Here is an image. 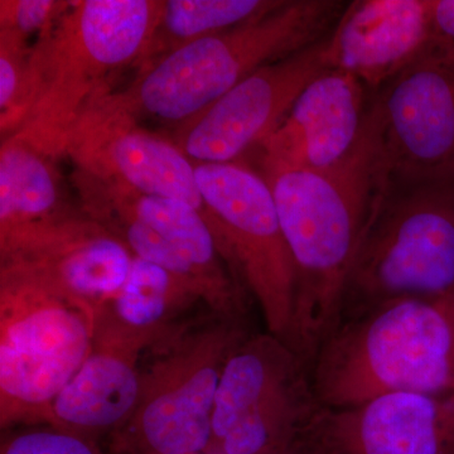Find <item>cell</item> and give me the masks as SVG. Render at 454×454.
I'll use <instances>...</instances> for the list:
<instances>
[{
    "mask_svg": "<svg viewBox=\"0 0 454 454\" xmlns=\"http://www.w3.org/2000/svg\"><path fill=\"white\" fill-rule=\"evenodd\" d=\"M364 134L381 190L454 179V64L427 55L373 92Z\"/></svg>",
    "mask_w": 454,
    "mask_h": 454,
    "instance_id": "obj_9",
    "label": "cell"
},
{
    "mask_svg": "<svg viewBox=\"0 0 454 454\" xmlns=\"http://www.w3.org/2000/svg\"><path fill=\"white\" fill-rule=\"evenodd\" d=\"M145 343L95 330L88 358L59 391L51 427L98 442L124 426L138 406Z\"/></svg>",
    "mask_w": 454,
    "mask_h": 454,
    "instance_id": "obj_16",
    "label": "cell"
},
{
    "mask_svg": "<svg viewBox=\"0 0 454 454\" xmlns=\"http://www.w3.org/2000/svg\"><path fill=\"white\" fill-rule=\"evenodd\" d=\"M432 55L454 64V0H429Z\"/></svg>",
    "mask_w": 454,
    "mask_h": 454,
    "instance_id": "obj_26",
    "label": "cell"
},
{
    "mask_svg": "<svg viewBox=\"0 0 454 454\" xmlns=\"http://www.w3.org/2000/svg\"><path fill=\"white\" fill-rule=\"evenodd\" d=\"M82 210L68 203L55 160L9 137L0 148V245Z\"/></svg>",
    "mask_w": 454,
    "mask_h": 454,
    "instance_id": "obj_17",
    "label": "cell"
},
{
    "mask_svg": "<svg viewBox=\"0 0 454 454\" xmlns=\"http://www.w3.org/2000/svg\"><path fill=\"white\" fill-rule=\"evenodd\" d=\"M97 309L55 280L0 262V428L51 427L52 406L94 345Z\"/></svg>",
    "mask_w": 454,
    "mask_h": 454,
    "instance_id": "obj_5",
    "label": "cell"
},
{
    "mask_svg": "<svg viewBox=\"0 0 454 454\" xmlns=\"http://www.w3.org/2000/svg\"><path fill=\"white\" fill-rule=\"evenodd\" d=\"M430 52L429 0H356L327 37L328 67L352 74L372 94Z\"/></svg>",
    "mask_w": 454,
    "mask_h": 454,
    "instance_id": "obj_14",
    "label": "cell"
},
{
    "mask_svg": "<svg viewBox=\"0 0 454 454\" xmlns=\"http://www.w3.org/2000/svg\"><path fill=\"white\" fill-rule=\"evenodd\" d=\"M282 0H163L160 20L138 71L191 42L229 31L270 13Z\"/></svg>",
    "mask_w": 454,
    "mask_h": 454,
    "instance_id": "obj_21",
    "label": "cell"
},
{
    "mask_svg": "<svg viewBox=\"0 0 454 454\" xmlns=\"http://www.w3.org/2000/svg\"><path fill=\"white\" fill-rule=\"evenodd\" d=\"M298 444H300V443H298ZM298 444H297V446L293 447L292 450H286V452L279 453V454H293V453H294V450H297Z\"/></svg>",
    "mask_w": 454,
    "mask_h": 454,
    "instance_id": "obj_28",
    "label": "cell"
},
{
    "mask_svg": "<svg viewBox=\"0 0 454 454\" xmlns=\"http://www.w3.org/2000/svg\"><path fill=\"white\" fill-rule=\"evenodd\" d=\"M195 167L221 256L259 304L268 333L286 342L297 279L267 179L241 160Z\"/></svg>",
    "mask_w": 454,
    "mask_h": 454,
    "instance_id": "obj_8",
    "label": "cell"
},
{
    "mask_svg": "<svg viewBox=\"0 0 454 454\" xmlns=\"http://www.w3.org/2000/svg\"><path fill=\"white\" fill-rule=\"evenodd\" d=\"M327 37L254 71L195 118L176 128L173 142L193 163L241 160L277 129L301 90L328 68Z\"/></svg>",
    "mask_w": 454,
    "mask_h": 454,
    "instance_id": "obj_10",
    "label": "cell"
},
{
    "mask_svg": "<svg viewBox=\"0 0 454 454\" xmlns=\"http://www.w3.org/2000/svg\"><path fill=\"white\" fill-rule=\"evenodd\" d=\"M31 44L0 31V128L11 121L22 94Z\"/></svg>",
    "mask_w": 454,
    "mask_h": 454,
    "instance_id": "obj_25",
    "label": "cell"
},
{
    "mask_svg": "<svg viewBox=\"0 0 454 454\" xmlns=\"http://www.w3.org/2000/svg\"><path fill=\"white\" fill-rule=\"evenodd\" d=\"M293 454H313L309 450V447L306 446V444L303 443V442H300V444H298L297 450H294V453Z\"/></svg>",
    "mask_w": 454,
    "mask_h": 454,
    "instance_id": "obj_27",
    "label": "cell"
},
{
    "mask_svg": "<svg viewBox=\"0 0 454 454\" xmlns=\"http://www.w3.org/2000/svg\"><path fill=\"white\" fill-rule=\"evenodd\" d=\"M134 255L82 208L0 252V262L40 271L98 309L121 288Z\"/></svg>",
    "mask_w": 454,
    "mask_h": 454,
    "instance_id": "obj_15",
    "label": "cell"
},
{
    "mask_svg": "<svg viewBox=\"0 0 454 454\" xmlns=\"http://www.w3.org/2000/svg\"><path fill=\"white\" fill-rule=\"evenodd\" d=\"M317 409L303 378L241 418L206 454H279L300 443Z\"/></svg>",
    "mask_w": 454,
    "mask_h": 454,
    "instance_id": "obj_22",
    "label": "cell"
},
{
    "mask_svg": "<svg viewBox=\"0 0 454 454\" xmlns=\"http://www.w3.org/2000/svg\"><path fill=\"white\" fill-rule=\"evenodd\" d=\"M369 104L370 91L360 80L325 68L301 90L286 118L259 146L262 175L337 168L360 145Z\"/></svg>",
    "mask_w": 454,
    "mask_h": 454,
    "instance_id": "obj_13",
    "label": "cell"
},
{
    "mask_svg": "<svg viewBox=\"0 0 454 454\" xmlns=\"http://www.w3.org/2000/svg\"><path fill=\"white\" fill-rule=\"evenodd\" d=\"M301 378V357L286 340L269 333L245 337L221 375L212 415L210 448L219 443L241 418Z\"/></svg>",
    "mask_w": 454,
    "mask_h": 454,
    "instance_id": "obj_18",
    "label": "cell"
},
{
    "mask_svg": "<svg viewBox=\"0 0 454 454\" xmlns=\"http://www.w3.org/2000/svg\"><path fill=\"white\" fill-rule=\"evenodd\" d=\"M452 293L454 179L384 188L349 274L343 312Z\"/></svg>",
    "mask_w": 454,
    "mask_h": 454,
    "instance_id": "obj_7",
    "label": "cell"
},
{
    "mask_svg": "<svg viewBox=\"0 0 454 454\" xmlns=\"http://www.w3.org/2000/svg\"><path fill=\"white\" fill-rule=\"evenodd\" d=\"M247 336L240 319L210 309L160 334L140 357L138 406L106 439V453H207L221 375Z\"/></svg>",
    "mask_w": 454,
    "mask_h": 454,
    "instance_id": "obj_6",
    "label": "cell"
},
{
    "mask_svg": "<svg viewBox=\"0 0 454 454\" xmlns=\"http://www.w3.org/2000/svg\"><path fill=\"white\" fill-rule=\"evenodd\" d=\"M67 7L55 0H0V31L29 43L33 35H46Z\"/></svg>",
    "mask_w": 454,
    "mask_h": 454,
    "instance_id": "obj_24",
    "label": "cell"
},
{
    "mask_svg": "<svg viewBox=\"0 0 454 454\" xmlns=\"http://www.w3.org/2000/svg\"><path fill=\"white\" fill-rule=\"evenodd\" d=\"M301 441L313 454H454V393H393L317 409Z\"/></svg>",
    "mask_w": 454,
    "mask_h": 454,
    "instance_id": "obj_11",
    "label": "cell"
},
{
    "mask_svg": "<svg viewBox=\"0 0 454 454\" xmlns=\"http://www.w3.org/2000/svg\"><path fill=\"white\" fill-rule=\"evenodd\" d=\"M163 2L77 0L33 44L22 94L3 134L57 160L71 131L116 77L138 67Z\"/></svg>",
    "mask_w": 454,
    "mask_h": 454,
    "instance_id": "obj_1",
    "label": "cell"
},
{
    "mask_svg": "<svg viewBox=\"0 0 454 454\" xmlns=\"http://www.w3.org/2000/svg\"><path fill=\"white\" fill-rule=\"evenodd\" d=\"M202 303L186 284L160 265L134 256L119 292L98 309L97 327L151 345Z\"/></svg>",
    "mask_w": 454,
    "mask_h": 454,
    "instance_id": "obj_19",
    "label": "cell"
},
{
    "mask_svg": "<svg viewBox=\"0 0 454 454\" xmlns=\"http://www.w3.org/2000/svg\"><path fill=\"white\" fill-rule=\"evenodd\" d=\"M316 357L313 393L322 408L393 393H454V293L364 310L339 325Z\"/></svg>",
    "mask_w": 454,
    "mask_h": 454,
    "instance_id": "obj_4",
    "label": "cell"
},
{
    "mask_svg": "<svg viewBox=\"0 0 454 454\" xmlns=\"http://www.w3.org/2000/svg\"><path fill=\"white\" fill-rule=\"evenodd\" d=\"M98 179L140 221L162 236L227 301L245 312L244 288L227 269L229 267L221 256L214 232L201 212L178 200L145 195L114 182Z\"/></svg>",
    "mask_w": 454,
    "mask_h": 454,
    "instance_id": "obj_20",
    "label": "cell"
},
{
    "mask_svg": "<svg viewBox=\"0 0 454 454\" xmlns=\"http://www.w3.org/2000/svg\"><path fill=\"white\" fill-rule=\"evenodd\" d=\"M0 454H107L98 442L52 427L8 430Z\"/></svg>",
    "mask_w": 454,
    "mask_h": 454,
    "instance_id": "obj_23",
    "label": "cell"
},
{
    "mask_svg": "<svg viewBox=\"0 0 454 454\" xmlns=\"http://www.w3.org/2000/svg\"><path fill=\"white\" fill-rule=\"evenodd\" d=\"M295 269L289 348L316 356L340 325L346 289L376 197L378 176L363 131L348 160L325 172L265 175Z\"/></svg>",
    "mask_w": 454,
    "mask_h": 454,
    "instance_id": "obj_2",
    "label": "cell"
},
{
    "mask_svg": "<svg viewBox=\"0 0 454 454\" xmlns=\"http://www.w3.org/2000/svg\"><path fill=\"white\" fill-rule=\"evenodd\" d=\"M64 155L94 177L188 203L207 221L195 163L173 139L137 122L88 110L71 131Z\"/></svg>",
    "mask_w": 454,
    "mask_h": 454,
    "instance_id": "obj_12",
    "label": "cell"
},
{
    "mask_svg": "<svg viewBox=\"0 0 454 454\" xmlns=\"http://www.w3.org/2000/svg\"><path fill=\"white\" fill-rule=\"evenodd\" d=\"M346 5L337 0L284 2L265 16L179 47L89 109L137 124L151 119L177 128L254 71L324 40Z\"/></svg>",
    "mask_w": 454,
    "mask_h": 454,
    "instance_id": "obj_3",
    "label": "cell"
}]
</instances>
